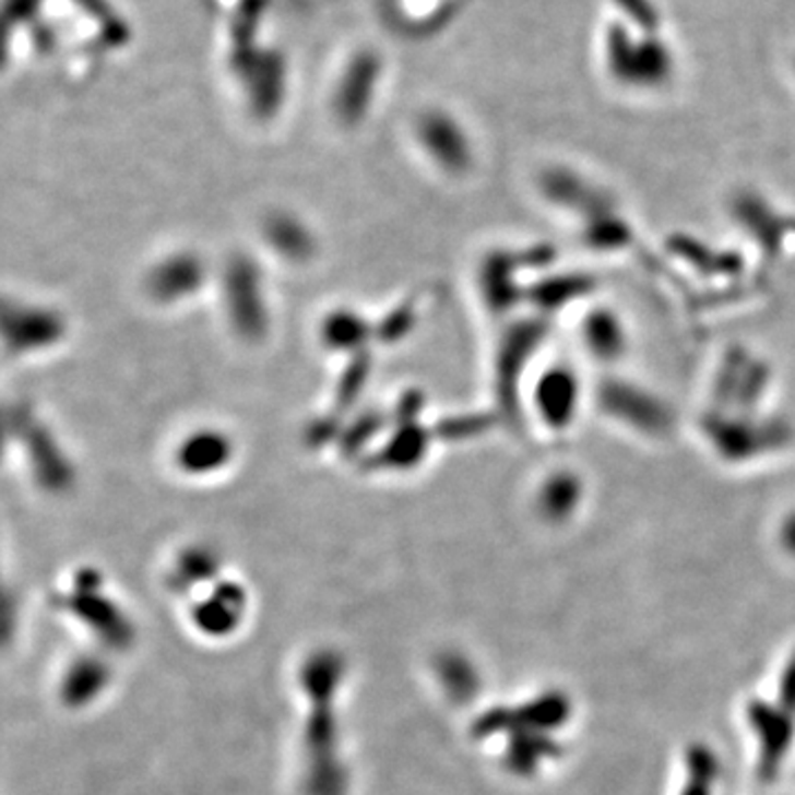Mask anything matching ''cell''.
I'll return each instance as SVG.
<instances>
[{
    "label": "cell",
    "mask_w": 795,
    "mask_h": 795,
    "mask_svg": "<svg viewBox=\"0 0 795 795\" xmlns=\"http://www.w3.org/2000/svg\"><path fill=\"white\" fill-rule=\"evenodd\" d=\"M583 389L574 367L553 363L537 378L533 389V403L539 420L550 431H568L581 410Z\"/></svg>",
    "instance_id": "3957f363"
},
{
    "label": "cell",
    "mask_w": 795,
    "mask_h": 795,
    "mask_svg": "<svg viewBox=\"0 0 795 795\" xmlns=\"http://www.w3.org/2000/svg\"><path fill=\"white\" fill-rule=\"evenodd\" d=\"M570 714V705L568 699H563L561 693H546L542 699H537L535 703L526 705V710L511 714L513 721H520L522 729H533V732H542V729H553L557 725H561Z\"/></svg>",
    "instance_id": "52a82bcc"
},
{
    "label": "cell",
    "mask_w": 795,
    "mask_h": 795,
    "mask_svg": "<svg viewBox=\"0 0 795 795\" xmlns=\"http://www.w3.org/2000/svg\"><path fill=\"white\" fill-rule=\"evenodd\" d=\"M581 345L594 360L613 365L628 352V330L621 317L608 308H596L581 321Z\"/></svg>",
    "instance_id": "277c9868"
},
{
    "label": "cell",
    "mask_w": 795,
    "mask_h": 795,
    "mask_svg": "<svg viewBox=\"0 0 795 795\" xmlns=\"http://www.w3.org/2000/svg\"><path fill=\"white\" fill-rule=\"evenodd\" d=\"M683 795H710V788H708V782H701V780H696L693 784H689L685 791H683Z\"/></svg>",
    "instance_id": "8fae6325"
},
{
    "label": "cell",
    "mask_w": 795,
    "mask_h": 795,
    "mask_svg": "<svg viewBox=\"0 0 795 795\" xmlns=\"http://www.w3.org/2000/svg\"><path fill=\"white\" fill-rule=\"evenodd\" d=\"M133 36L116 0H3L5 58L19 64L60 62L71 73H91Z\"/></svg>",
    "instance_id": "6da1fadb"
},
{
    "label": "cell",
    "mask_w": 795,
    "mask_h": 795,
    "mask_svg": "<svg viewBox=\"0 0 795 795\" xmlns=\"http://www.w3.org/2000/svg\"><path fill=\"white\" fill-rule=\"evenodd\" d=\"M583 482L572 471H553L539 486L537 509L544 520L553 524L566 522L581 505Z\"/></svg>",
    "instance_id": "8992f818"
},
{
    "label": "cell",
    "mask_w": 795,
    "mask_h": 795,
    "mask_svg": "<svg viewBox=\"0 0 795 795\" xmlns=\"http://www.w3.org/2000/svg\"><path fill=\"white\" fill-rule=\"evenodd\" d=\"M345 667L341 656L315 652L296 672V689L306 693L304 725L296 736V784L301 795H347L349 767L343 756L341 687Z\"/></svg>",
    "instance_id": "7a4b0ae2"
},
{
    "label": "cell",
    "mask_w": 795,
    "mask_h": 795,
    "mask_svg": "<svg viewBox=\"0 0 795 795\" xmlns=\"http://www.w3.org/2000/svg\"><path fill=\"white\" fill-rule=\"evenodd\" d=\"M294 3H317V0H294Z\"/></svg>",
    "instance_id": "7c38bea8"
},
{
    "label": "cell",
    "mask_w": 795,
    "mask_h": 795,
    "mask_svg": "<svg viewBox=\"0 0 795 795\" xmlns=\"http://www.w3.org/2000/svg\"><path fill=\"white\" fill-rule=\"evenodd\" d=\"M780 542L782 546L795 555V513H791L784 522H782V529H780Z\"/></svg>",
    "instance_id": "30bf717a"
},
{
    "label": "cell",
    "mask_w": 795,
    "mask_h": 795,
    "mask_svg": "<svg viewBox=\"0 0 795 795\" xmlns=\"http://www.w3.org/2000/svg\"><path fill=\"white\" fill-rule=\"evenodd\" d=\"M749 721L760 740L762 773L771 775L780 767V762L791 745V738H793L791 719H788L786 710L756 703L749 710Z\"/></svg>",
    "instance_id": "5b68a950"
},
{
    "label": "cell",
    "mask_w": 795,
    "mask_h": 795,
    "mask_svg": "<svg viewBox=\"0 0 795 795\" xmlns=\"http://www.w3.org/2000/svg\"><path fill=\"white\" fill-rule=\"evenodd\" d=\"M217 25L270 21L276 0H209Z\"/></svg>",
    "instance_id": "ba28073f"
},
{
    "label": "cell",
    "mask_w": 795,
    "mask_h": 795,
    "mask_svg": "<svg viewBox=\"0 0 795 795\" xmlns=\"http://www.w3.org/2000/svg\"><path fill=\"white\" fill-rule=\"evenodd\" d=\"M782 710L795 712V656L791 658L782 676Z\"/></svg>",
    "instance_id": "9c48e42d"
}]
</instances>
